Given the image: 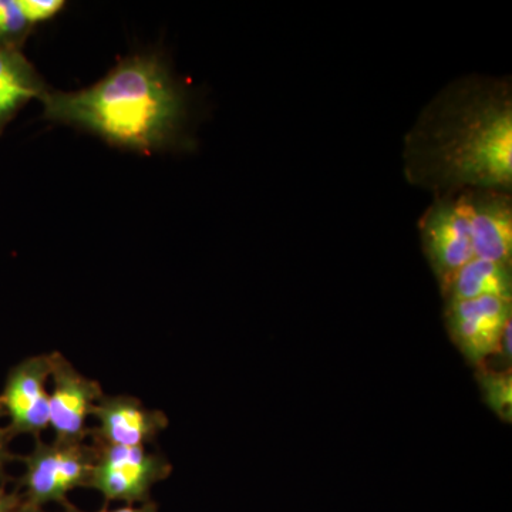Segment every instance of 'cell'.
<instances>
[{"label":"cell","instance_id":"cell-1","mask_svg":"<svg viewBox=\"0 0 512 512\" xmlns=\"http://www.w3.org/2000/svg\"><path fill=\"white\" fill-rule=\"evenodd\" d=\"M404 163L413 184L439 197L471 190L510 192V84L480 77L450 84L407 136Z\"/></svg>","mask_w":512,"mask_h":512},{"label":"cell","instance_id":"cell-2","mask_svg":"<svg viewBox=\"0 0 512 512\" xmlns=\"http://www.w3.org/2000/svg\"><path fill=\"white\" fill-rule=\"evenodd\" d=\"M42 100L47 119L141 153L173 146L184 120L183 94L154 55L124 60L89 89L45 92Z\"/></svg>","mask_w":512,"mask_h":512},{"label":"cell","instance_id":"cell-3","mask_svg":"<svg viewBox=\"0 0 512 512\" xmlns=\"http://www.w3.org/2000/svg\"><path fill=\"white\" fill-rule=\"evenodd\" d=\"M25 466L20 487L25 503L45 508L49 504L63 505L76 488H87L96 447L93 443H46L42 437L28 456L19 457Z\"/></svg>","mask_w":512,"mask_h":512},{"label":"cell","instance_id":"cell-4","mask_svg":"<svg viewBox=\"0 0 512 512\" xmlns=\"http://www.w3.org/2000/svg\"><path fill=\"white\" fill-rule=\"evenodd\" d=\"M93 444L96 461L87 488L96 490L107 501L126 505L147 503L151 500V490L173 473L170 460L164 454L148 450L147 446Z\"/></svg>","mask_w":512,"mask_h":512},{"label":"cell","instance_id":"cell-5","mask_svg":"<svg viewBox=\"0 0 512 512\" xmlns=\"http://www.w3.org/2000/svg\"><path fill=\"white\" fill-rule=\"evenodd\" d=\"M421 241L441 288L474 256L467 191L437 197L420 220Z\"/></svg>","mask_w":512,"mask_h":512},{"label":"cell","instance_id":"cell-6","mask_svg":"<svg viewBox=\"0 0 512 512\" xmlns=\"http://www.w3.org/2000/svg\"><path fill=\"white\" fill-rule=\"evenodd\" d=\"M49 420L55 441L86 443L89 419L103 396L99 380L87 377L63 355L50 352Z\"/></svg>","mask_w":512,"mask_h":512},{"label":"cell","instance_id":"cell-7","mask_svg":"<svg viewBox=\"0 0 512 512\" xmlns=\"http://www.w3.org/2000/svg\"><path fill=\"white\" fill-rule=\"evenodd\" d=\"M49 383V353L26 357L9 370L0 406L13 439L25 434L37 439L49 429Z\"/></svg>","mask_w":512,"mask_h":512},{"label":"cell","instance_id":"cell-8","mask_svg":"<svg viewBox=\"0 0 512 512\" xmlns=\"http://www.w3.org/2000/svg\"><path fill=\"white\" fill-rule=\"evenodd\" d=\"M448 329L464 356L483 363L501 350L505 328L511 323V299L481 296L448 302Z\"/></svg>","mask_w":512,"mask_h":512},{"label":"cell","instance_id":"cell-9","mask_svg":"<svg viewBox=\"0 0 512 512\" xmlns=\"http://www.w3.org/2000/svg\"><path fill=\"white\" fill-rule=\"evenodd\" d=\"M92 417L97 426L90 430L89 439L109 446H147L170 424L163 410L150 409L128 394L104 393L94 406Z\"/></svg>","mask_w":512,"mask_h":512},{"label":"cell","instance_id":"cell-10","mask_svg":"<svg viewBox=\"0 0 512 512\" xmlns=\"http://www.w3.org/2000/svg\"><path fill=\"white\" fill-rule=\"evenodd\" d=\"M470 204L474 256L510 264L512 254V202L510 192L467 191Z\"/></svg>","mask_w":512,"mask_h":512},{"label":"cell","instance_id":"cell-11","mask_svg":"<svg viewBox=\"0 0 512 512\" xmlns=\"http://www.w3.org/2000/svg\"><path fill=\"white\" fill-rule=\"evenodd\" d=\"M510 264L474 258L458 269L444 285L448 302L467 301L481 296L511 299Z\"/></svg>","mask_w":512,"mask_h":512},{"label":"cell","instance_id":"cell-12","mask_svg":"<svg viewBox=\"0 0 512 512\" xmlns=\"http://www.w3.org/2000/svg\"><path fill=\"white\" fill-rule=\"evenodd\" d=\"M45 94L32 67L15 53L0 52V123L33 97Z\"/></svg>","mask_w":512,"mask_h":512},{"label":"cell","instance_id":"cell-13","mask_svg":"<svg viewBox=\"0 0 512 512\" xmlns=\"http://www.w3.org/2000/svg\"><path fill=\"white\" fill-rule=\"evenodd\" d=\"M484 400L498 416L511 420L512 379L510 372H485L481 376Z\"/></svg>","mask_w":512,"mask_h":512},{"label":"cell","instance_id":"cell-14","mask_svg":"<svg viewBox=\"0 0 512 512\" xmlns=\"http://www.w3.org/2000/svg\"><path fill=\"white\" fill-rule=\"evenodd\" d=\"M16 5L28 25L55 18L64 8L63 0H16Z\"/></svg>","mask_w":512,"mask_h":512},{"label":"cell","instance_id":"cell-15","mask_svg":"<svg viewBox=\"0 0 512 512\" xmlns=\"http://www.w3.org/2000/svg\"><path fill=\"white\" fill-rule=\"evenodd\" d=\"M28 26L16 0H0V37L16 36Z\"/></svg>","mask_w":512,"mask_h":512},{"label":"cell","instance_id":"cell-16","mask_svg":"<svg viewBox=\"0 0 512 512\" xmlns=\"http://www.w3.org/2000/svg\"><path fill=\"white\" fill-rule=\"evenodd\" d=\"M3 410L0 406V419H2ZM13 436L10 434L8 426H0V483L6 480V467L16 460L15 454L10 450V443H12Z\"/></svg>","mask_w":512,"mask_h":512},{"label":"cell","instance_id":"cell-17","mask_svg":"<svg viewBox=\"0 0 512 512\" xmlns=\"http://www.w3.org/2000/svg\"><path fill=\"white\" fill-rule=\"evenodd\" d=\"M63 512H86L77 508L76 505L67 501L63 505ZM96 512H158L157 504L154 501H147V503L136 505H124V507L116 508V510H100Z\"/></svg>","mask_w":512,"mask_h":512},{"label":"cell","instance_id":"cell-18","mask_svg":"<svg viewBox=\"0 0 512 512\" xmlns=\"http://www.w3.org/2000/svg\"><path fill=\"white\" fill-rule=\"evenodd\" d=\"M23 503L25 498L19 490L8 491L5 485H0V512H16Z\"/></svg>","mask_w":512,"mask_h":512},{"label":"cell","instance_id":"cell-19","mask_svg":"<svg viewBox=\"0 0 512 512\" xmlns=\"http://www.w3.org/2000/svg\"><path fill=\"white\" fill-rule=\"evenodd\" d=\"M511 338H512V326L511 323H508L507 328H505V332L503 335V340H501V350H503L505 357L511 359Z\"/></svg>","mask_w":512,"mask_h":512},{"label":"cell","instance_id":"cell-20","mask_svg":"<svg viewBox=\"0 0 512 512\" xmlns=\"http://www.w3.org/2000/svg\"><path fill=\"white\" fill-rule=\"evenodd\" d=\"M16 512H49L46 508L35 507V505H30L28 503H23L20 505L19 510Z\"/></svg>","mask_w":512,"mask_h":512}]
</instances>
